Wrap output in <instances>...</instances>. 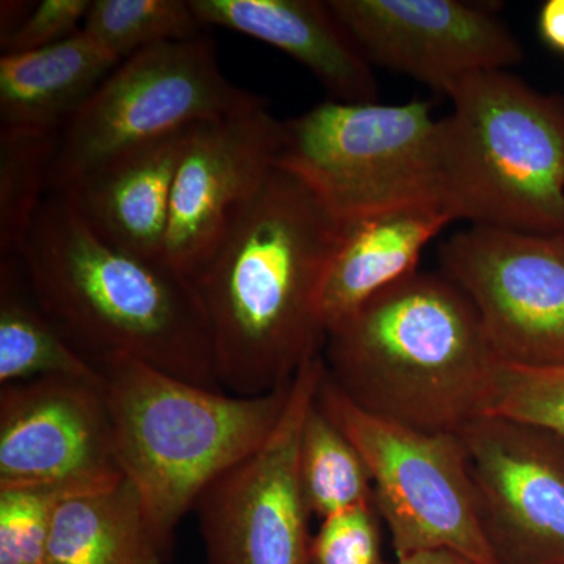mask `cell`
Listing matches in <instances>:
<instances>
[{
    "label": "cell",
    "mask_w": 564,
    "mask_h": 564,
    "mask_svg": "<svg viewBox=\"0 0 564 564\" xmlns=\"http://www.w3.org/2000/svg\"><path fill=\"white\" fill-rule=\"evenodd\" d=\"M344 225L274 169L192 278L221 389L254 397L292 383L325 350L323 281Z\"/></svg>",
    "instance_id": "1"
},
{
    "label": "cell",
    "mask_w": 564,
    "mask_h": 564,
    "mask_svg": "<svg viewBox=\"0 0 564 564\" xmlns=\"http://www.w3.org/2000/svg\"><path fill=\"white\" fill-rule=\"evenodd\" d=\"M18 261L41 311L96 367L129 358L221 391L192 280L104 242L65 192L41 204Z\"/></svg>",
    "instance_id": "2"
},
{
    "label": "cell",
    "mask_w": 564,
    "mask_h": 564,
    "mask_svg": "<svg viewBox=\"0 0 564 564\" xmlns=\"http://www.w3.org/2000/svg\"><path fill=\"white\" fill-rule=\"evenodd\" d=\"M323 359L361 410L426 433H458L484 415L500 366L466 293L422 272L333 328Z\"/></svg>",
    "instance_id": "3"
},
{
    "label": "cell",
    "mask_w": 564,
    "mask_h": 564,
    "mask_svg": "<svg viewBox=\"0 0 564 564\" xmlns=\"http://www.w3.org/2000/svg\"><path fill=\"white\" fill-rule=\"evenodd\" d=\"M98 369L118 466L139 488L152 529L172 551L177 525L204 491L276 429L292 383L242 397L188 383L129 358L111 359Z\"/></svg>",
    "instance_id": "4"
},
{
    "label": "cell",
    "mask_w": 564,
    "mask_h": 564,
    "mask_svg": "<svg viewBox=\"0 0 564 564\" xmlns=\"http://www.w3.org/2000/svg\"><path fill=\"white\" fill-rule=\"evenodd\" d=\"M440 120L441 198L456 220L532 234L564 232V98L508 70L448 93Z\"/></svg>",
    "instance_id": "5"
},
{
    "label": "cell",
    "mask_w": 564,
    "mask_h": 564,
    "mask_svg": "<svg viewBox=\"0 0 564 564\" xmlns=\"http://www.w3.org/2000/svg\"><path fill=\"white\" fill-rule=\"evenodd\" d=\"M276 169L343 225L441 204L440 120L432 104H317L282 124Z\"/></svg>",
    "instance_id": "6"
},
{
    "label": "cell",
    "mask_w": 564,
    "mask_h": 564,
    "mask_svg": "<svg viewBox=\"0 0 564 564\" xmlns=\"http://www.w3.org/2000/svg\"><path fill=\"white\" fill-rule=\"evenodd\" d=\"M263 102L223 74L209 36L141 51L111 70L58 135L50 193L122 152Z\"/></svg>",
    "instance_id": "7"
},
{
    "label": "cell",
    "mask_w": 564,
    "mask_h": 564,
    "mask_svg": "<svg viewBox=\"0 0 564 564\" xmlns=\"http://www.w3.org/2000/svg\"><path fill=\"white\" fill-rule=\"evenodd\" d=\"M315 400L362 456L397 558L448 549L496 564L478 521L458 433L421 432L367 413L326 372Z\"/></svg>",
    "instance_id": "8"
},
{
    "label": "cell",
    "mask_w": 564,
    "mask_h": 564,
    "mask_svg": "<svg viewBox=\"0 0 564 564\" xmlns=\"http://www.w3.org/2000/svg\"><path fill=\"white\" fill-rule=\"evenodd\" d=\"M440 261L473 302L500 364L564 367V232L470 226L441 245Z\"/></svg>",
    "instance_id": "9"
},
{
    "label": "cell",
    "mask_w": 564,
    "mask_h": 564,
    "mask_svg": "<svg viewBox=\"0 0 564 564\" xmlns=\"http://www.w3.org/2000/svg\"><path fill=\"white\" fill-rule=\"evenodd\" d=\"M325 372L323 355L304 364L265 443L199 497L207 564H306L313 534L300 484V441Z\"/></svg>",
    "instance_id": "10"
},
{
    "label": "cell",
    "mask_w": 564,
    "mask_h": 564,
    "mask_svg": "<svg viewBox=\"0 0 564 564\" xmlns=\"http://www.w3.org/2000/svg\"><path fill=\"white\" fill-rule=\"evenodd\" d=\"M496 564H564V436L484 414L458 432Z\"/></svg>",
    "instance_id": "11"
},
{
    "label": "cell",
    "mask_w": 564,
    "mask_h": 564,
    "mask_svg": "<svg viewBox=\"0 0 564 564\" xmlns=\"http://www.w3.org/2000/svg\"><path fill=\"white\" fill-rule=\"evenodd\" d=\"M372 66L395 70L445 96L459 82L507 70L524 58L491 11L459 0H328Z\"/></svg>",
    "instance_id": "12"
},
{
    "label": "cell",
    "mask_w": 564,
    "mask_h": 564,
    "mask_svg": "<svg viewBox=\"0 0 564 564\" xmlns=\"http://www.w3.org/2000/svg\"><path fill=\"white\" fill-rule=\"evenodd\" d=\"M121 475L104 380L0 386V489L90 488Z\"/></svg>",
    "instance_id": "13"
},
{
    "label": "cell",
    "mask_w": 564,
    "mask_h": 564,
    "mask_svg": "<svg viewBox=\"0 0 564 564\" xmlns=\"http://www.w3.org/2000/svg\"><path fill=\"white\" fill-rule=\"evenodd\" d=\"M284 121L259 104L193 131L174 181L163 263L192 280L276 169Z\"/></svg>",
    "instance_id": "14"
},
{
    "label": "cell",
    "mask_w": 564,
    "mask_h": 564,
    "mask_svg": "<svg viewBox=\"0 0 564 564\" xmlns=\"http://www.w3.org/2000/svg\"><path fill=\"white\" fill-rule=\"evenodd\" d=\"M195 129L122 152L62 192L104 242L163 262L174 181Z\"/></svg>",
    "instance_id": "15"
},
{
    "label": "cell",
    "mask_w": 564,
    "mask_h": 564,
    "mask_svg": "<svg viewBox=\"0 0 564 564\" xmlns=\"http://www.w3.org/2000/svg\"><path fill=\"white\" fill-rule=\"evenodd\" d=\"M204 28L243 33L311 70L333 101L378 102L373 66L322 0H191Z\"/></svg>",
    "instance_id": "16"
},
{
    "label": "cell",
    "mask_w": 564,
    "mask_h": 564,
    "mask_svg": "<svg viewBox=\"0 0 564 564\" xmlns=\"http://www.w3.org/2000/svg\"><path fill=\"white\" fill-rule=\"evenodd\" d=\"M454 221L441 204H422L344 225L322 288L328 333L378 293L419 272L423 250Z\"/></svg>",
    "instance_id": "17"
},
{
    "label": "cell",
    "mask_w": 564,
    "mask_h": 564,
    "mask_svg": "<svg viewBox=\"0 0 564 564\" xmlns=\"http://www.w3.org/2000/svg\"><path fill=\"white\" fill-rule=\"evenodd\" d=\"M120 63L84 31L44 50L0 55V133L61 135Z\"/></svg>",
    "instance_id": "18"
},
{
    "label": "cell",
    "mask_w": 564,
    "mask_h": 564,
    "mask_svg": "<svg viewBox=\"0 0 564 564\" xmlns=\"http://www.w3.org/2000/svg\"><path fill=\"white\" fill-rule=\"evenodd\" d=\"M169 555L126 475L66 494L52 508L47 564H165Z\"/></svg>",
    "instance_id": "19"
},
{
    "label": "cell",
    "mask_w": 564,
    "mask_h": 564,
    "mask_svg": "<svg viewBox=\"0 0 564 564\" xmlns=\"http://www.w3.org/2000/svg\"><path fill=\"white\" fill-rule=\"evenodd\" d=\"M52 377L102 381L41 311L18 258L0 259V386Z\"/></svg>",
    "instance_id": "20"
},
{
    "label": "cell",
    "mask_w": 564,
    "mask_h": 564,
    "mask_svg": "<svg viewBox=\"0 0 564 564\" xmlns=\"http://www.w3.org/2000/svg\"><path fill=\"white\" fill-rule=\"evenodd\" d=\"M299 473L307 510L321 521L377 505L362 456L343 430L323 413L317 400L304 419Z\"/></svg>",
    "instance_id": "21"
},
{
    "label": "cell",
    "mask_w": 564,
    "mask_h": 564,
    "mask_svg": "<svg viewBox=\"0 0 564 564\" xmlns=\"http://www.w3.org/2000/svg\"><path fill=\"white\" fill-rule=\"evenodd\" d=\"M58 135L0 133V259L18 258L41 204Z\"/></svg>",
    "instance_id": "22"
},
{
    "label": "cell",
    "mask_w": 564,
    "mask_h": 564,
    "mask_svg": "<svg viewBox=\"0 0 564 564\" xmlns=\"http://www.w3.org/2000/svg\"><path fill=\"white\" fill-rule=\"evenodd\" d=\"M191 0H91L84 31L122 62L144 50L203 35Z\"/></svg>",
    "instance_id": "23"
},
{
    "label": "cell",
    "mask_w": 564,
    "mask_h": 564,
    "mask_svg": "<svg viewBox=\"0 0 564 564\" xmlns=\"http://www.w3.org/2000/svg\"><path fill=\"white\" fill-rule=\"evenodd\" d=\"M485 414L533 423L564 436V367L522 369L500 364Z\"/></svg>",
    "instance_id": "24"
},
{
    "label": "cell",
    "mask_w": 564,
    "mask_h": 564,
    "mask_svg": "<svg viewBox=\"0 0 564 564\" xmlns=\"http://www.w3.org/2000/svg\"><path fill=\"white\" fill-rule=\"evenodd\" d=\"M77 489H0V564H47L52 508Z\"/></svg>",
    "instance_id": "25"
},
{
    "label": "cell",
    "mask_w": 564,
    "mask_h": 564,
    "mask_svg": "<svg viewBox=\"0 0 564 564\" xmlns=\"http://www.w3.org/2000/svg\"><path fill=\"white\" fill-rule=\"evenodd\" d=\"M377 505L323 519L311 538L306 564H388L381 551Z\"/></svg>",
    "instance_id": "26"
},
{
    "label": "cell",
    "mask_w": 564,
    "mask_h": 564,
    "mask_svg": "<svg viewBox=\"0 0 564 564\" xmlns=\"http://www.w3.org/2000/svg\"><path fill=\"white\" fill-rule=\"evenodd\" d=\"M91 0H40L18 31L0 40L3 54H22L54 46L79 33Z\"/></svg>",
    "instance_id": "27"
},
{
    "label": "cell",
    "mask_w": 564,
    "mask_h": 564,
    "mask_svg": "<svg viewBox=\"0 0 564 564\" xmlns=\"http://www.w3.org/2000/svg\"><path fill=\"white\" fill-rule=\"evenodd\" d=\"M541 39L552 50L564 54V0H547L538 14Z\"/></svg>",
    "instance_id": "28"
},
{
    "label": "cell",
    "mask_w": 564,
    "mask_h": 564,
    "mask_svg": "<svg viewBox=\"0 0 564 564\" xmlns=\"http://www.w3.org/2000/svg\"><path fill=\"white\" fill-rule=\"evenodd\" d=\"M35 0H3L0 3V40L21 28L35 7Z\"/></svg>",
    "instance_id": "29"
},
{
    "label": "cell",
    "mask_w": 564,
    "mask_h": 564,
    "mask_svg": "<svg viewBox=\"0 0 564 564\" xmlns=\"http://www.w3.org/2000/svg\"><path fill=\"white\" fill-rule=\"evenodd\" d=\"M395 564H480L470 560L469 556L448 551V549H436V551L415 552V554L400 556Z\"/></svg>",
    "instance_id": "30"
}]
</instances>
